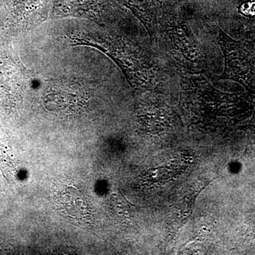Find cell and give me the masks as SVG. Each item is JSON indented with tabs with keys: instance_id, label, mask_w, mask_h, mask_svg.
I'll return each mask as SVG.
<instances>
[{
	"instance_id": "7",
	"label": "cell",
	"mask_w": 255,
	"mask_h": 255,
	"mask_svg": "<svg viewBox=\"0 0 255 255\" xmlns=\"http://www.w3.org/2000/svg\"><path fill=\"white\" fill-rule=\"evenodd\" d=\"M241 12L246 16H255V2L246 3L241 6Z\"/></svg>"
},
{
	"instance_id": "3",
	"label": "cell",
	"mask_w": 255,
	"mask_h": 255,
	"mask_svg": "<svg viewBox=\"0 0 255 255\" xmlns=\"http://www.w3.org/2000/svg\"><path fill=\"white\" fill-rule=\"evenodd\" d=\"M215 41L224 56L223 73L217 80H230L243 85L246 91L255 96V46L248 41H236L216 25H211Z\"/></svg>"
},
{
	"instance_id": "5",
	"label": "cell",
	"mask_w": 255,
	"mask_h": 255,
	"mask_svg": "<svg viewBox=\"0 0 255 255\" xmlns=\"http://www.w3.org/2000/svg\"><path fill=\"white\" fill-rule=\"evenodd\" d=\"M129 8L145 26L151 41H154L157 31V21L162 10L158 0H118Z\"/></svg>"
},
{
	"instance_id": "4",
	"label": "cell",
	"mask_w": 255,
	"mask_h": 255,
	"mask_svg": "<svg viewBox=\"0 0 255 255\" xmlns=\"http://www.w3.org/2000/svg\"><path fill=\"white\" fill-rule=\"evenodd\" d=\"M124 9L118 0H53L50 18H74L119 29Z\"/></svg>"
},
{
	"instance_id": "1",
	"label": "cell",
	"mask_w": 255,
	"mask_h": 255,
	"mask_svg": "<svg viewBox=\"0 0 255 255\" xmlns=\"http://www.w3.org/2000/svg\"><path fill=\"white\" fill-rule=\"evenodd\" d=\"M63 38L70 46H88L100 50L122 70L135 91H158L167 80L162 60L117 28L103 27L90 21L75 22L65 27Z\"/></svg>"
},
{
	"instance_id": "6",
	"label": "cell",
	"mask_w": 255,
	"mask_h": 255,
	"mask_svg": "<svg viewBox=\"0 0 255 255\" xmlns=\"http://www.w3.org/2000/svg\"><path fill=\"white\" fill-rule=\"evenodd\" d=\"M244 33L255 46V21H248L244 25Z\"/></svg>"
},
{
	"instance_id": "2",
	"label": "cell",
	"mask_w": 255,
	"mask_h": 255,
	"mask_svg": "<svg viewBox=\"0 0 255 255\" xmlns=\"http://www.w3.org/2000/svg\"><path fill=\"white\" fill-rule=\"evenodd\" d=\"M153 42L178 73L201 74L205 70L204 49L182 10L162 9Z\"/></svg>"
}]
</instances>
